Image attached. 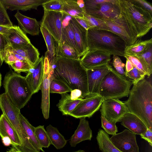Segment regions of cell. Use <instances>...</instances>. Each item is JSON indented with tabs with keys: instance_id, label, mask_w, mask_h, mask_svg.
Here are the masks:
<instances>
[{
	"instance_id": "8fae6325",
	"label": "cell",
	"mask_w": 152,
	"mask_h": 152,
	"mask_svg": "<svg viewBox=\"0 0 152 152\" xmlns=\"http://www.w3.org/2000/svg\"><path fill=\"white\" fill-rule=\"evenodd\" d=\"M104 20L109 30L121 37L125 42L126 46L133 45L138 39L122 14L113 20Z\"/></svg>"
},
{
	"instance_id": "52a82bcc",
	"label": "cell",
	"mask_w": 152,
	"mask_h": 152,
	"mask_svg": "<svg viewBox=\"0 0 152 152\" xmlns=\"http://www.w3.org/2000/svg\"><path fill=\"white\" fill-rule=\"evenodd\" d=\"M86 13L103 20H113L122 15L120 0H84Z\"/></svg>"
},
{
	"instance_id": "d6a6232c",
	"label": "cell",
	"mask_w": 152,
	"mask_h": 152,
	"mask_svg": "<svg viewBox=\"0 0 152 152\" xmlns=\"http://www.w3.org/2000/svg\"><path fill=\"white\" fill-rule=\"evenodd\" d=\"M34 133L39 144L42 148H48L50 146V141L44 125L35 127Z\"/></svg>"
},
{
	"instance_id": "44dd1931",
	"label": "cell",
	"mask_w": 152,
	"mask_h": 152,
	"mask_svg": "<svg viewBox=\"0 0 152 152\" xmlns=\"http://www.w3.org/2000/svg\"><path fill=\"white\" fill-rule=\"evenodd\" d=\"M0 136L1 138L9 137L12 146L19 150L21 142L13 127L3 114L0 116Z\"/></svg>"
},
{
	"instance_id": "83f0119b",
	"label": "cell",
	"mask_w": 152,
	"mask_h": 152,
	"mask_svg": "<svg viewBox=\"0 0 152 152\" xmlns=\"http://www.w3.org/2000/svg\"><path fill=\"white\" fill-rule=\"evenodd\" d=\"M46 129L51 144L56 148L60 149L66 145L67 140L56 128L50 124L46 127Z\"/></svg>"
},
{
	"instance_id": "ee69618b",
	"label": "cell",
	"mask_w": 152,
	"mask_h": 152,
	"mask_svg": "<svg viewBox=\"0 0 152 152\" xmlns=\"http://www.w3.org/2000/svg\"><path fill=\"white\" fill-rule=\"evenodd\" d=\"M0 25L11 27L13 26L7 12V9L0 0Z\"/></svg>"
},
{
	"instance_id": "11a10c76",
	"label": "cell",
	"mask_w": 152,
	"mask_h": 152,
	"mask_svg": "<svg viewBox=\"0 0 152 152\" xmlns=\"http://www.w3.org/2000/svg\"><path fill=\"white\" fill-rule=\"evenodd\" d=\"M73 152H85V151L83 150H79L78 151Z\"/></svg>"
},
{
	"instance_id": "836d02e7",
	"label": "cell",
	"mask_w": 152,
	"mask_h": 152,
	"mask_svg": "<svg viewBox=\"0 0 152 152\" xmlns=\"http://www.w3.org/2000/svg\"><path fill=\"white\" fill-rule=\"evenodd\" d=\"M50 93L60 94L71 92L72 90L62 81L53 77L50 78Z\"/></svg>"
},
{
	"instance_id": "ffe728a7",
	"label": "cell",
	"mask_w": 152,
	"mask_h": 152,
	"mask_svg": "<svg viewBox=\"0 0 152 152\" xmlns=\"http://www.w3.org/2000/svg\"><path fill=\"white\" fill-rule=\"evenodd\" d=\"M7 10L11 11H26L32 9L37 10L48 0H1Z\"/></svg>"
},
{
	"instance_id": "8d00e7d4",
	"label": "cell",
	"mask_w": 152,
	"mask_h": 152,
	"mask_svg": "<svg viewBox=\"0 0 152 152\" xmlns=\"http://www.w3.org/2000/svg\"><path fill=\"white\" fill-rule=\"evenodd\" d=\"M140 58L152 73V43L150 44L142 53L136 56Z\"/></svg>"
},
{
	"instance_id": "d4e9b609",
	"label": "cell",
	"mask_w": 152,
	"mask_h": 152,
	"mask_svg": "<svg viewBox=\"0 0 152 152\" xmlns=\"http://www.w3.org/2000/svg\"><path fill=\"white\" fill-rule=\"evenodd\" d=\"M61 95V98L57 106L63 115H69L83 99L82 98L72 99L70 94L67 93L63 94Z\"/></svg>"
},
{
	"instance_id": "7402d4cb",
	"label": "cell",
	"mask_w": 152,
	"mask_h": 152,
	"mask_svg": "<svg viewBox=\"0 0 152 152\" xmlns=\"http://www.w3.org/2000/svg\"><path fill=\"white\" fill-rule=\"evenodd\" d=\"M121 122L123 126L136 134L141 135L143 134L147 129L140 118L130 112L126 114Z\"/></svg>"
},
{
	"instance_id": "60d3db41",
	"label": "cell",
	"mask_w": 152,
	"mask_h": 152,
	"mask_svg": "<svg viewBox=\"0 0 152 152\" xmlns=\"http://www.w3.org/2000/svg\"><path fill=\"white\" fill-rule=\"evenodd\" d=\"M101 127L106 133L112 135L117 133L118 128L115 124L108 121L101 115Z\"/></svg>"
},
{
	"instance_id": "db71d44e",
	"label": "cell",
	"mask_w": 152,
	"mask_h": 152,
	"mask_svg": "<svg viewBox=\"0 0 152 152\" xmlns=\"http://www.w3.org/2000/svg\"><path fill=\"white\" fill-rule=\"evenodd\" d=\"M10 150L12 152H21L12 146Z\"/></svg>"
},
{
	"instance_id": "f546056e",
	"label": "cell",
	"mask_w": 152,
	"mask_h": 152,
	"mask_svg": "<svg viewBox=\"0 0 152 152\" xmlns=\"http://www.w3.org/2000/svg\"><path fill=\"white\" fill-rule=\"evenodd\" d=\"M55 57L76 60L80 59V56L74 48L65 44L57 43L55 46Z\"/></svg>"
},
{
	"instance_id": "f907efd6",
	"label": "cell",
	"mask_w": 152,
	"mask_h": 152,
	"mask_svg": "<svg viewBox=\"0 0 152 152\" xmlns=\"http://www.w3.org/2000/svg\"><path fill=\"white\" fill-rule=\"evenodd\" d=\"M134 67L131 62L128 60L126 59L125 66V72H129L132 70Z\"/></svg>"
},
{
	"instance_id": "1f68e13d",
	"label": "cell",
	"mask_w": 152,
	"mask_h": 152,
	"mask_svg": "<svg viewBox=\"0 0 152 152\" xmlns=\"http://www.w3.org/2000/svg\"><path fill=\"white\" fill-rule=\"evenodd\" d=\"M61 43L70 46L78 52L74 32L69 22L65 27H63Z\"/></svg>"
},
{
	"instance_id": "7a4b0ae2",
	"label": "cell",
	"mask_w": 152,
	"mask_h": 152,
	"mask_svg": "<svg viewBox=\"0 0 152 152\" xmlns=\"http://www.w3.org/2000/svg\"><path fill=\"white\" fill-rule=\"evenodd\" d=\"M128 99L124 102L129 112L137 116L152 130V86L143 79L134 83Z\"/></svg>"
},
{
	"instance_id": "484cf974",
	"label": "cell",
	"mask_w": 152,
	"mask_h": 152,
	"mask_svg": "<svg viewBox=\"0 0 152 152\" xmlns=\"http://www.w3.org/2000/svg\"><path fill=\"white\" fill-rule=\"evenodd\" d=\"M62 12L74 18H83L84 10L79 5L77 1L62 0Z\"/></svg>"
},
{
	"instance_id": "f35d334b",
	"label": "cell",
	"mask_w": 152,
	"mask_h": 152,
	"mask_svg": "<svg viewBox=\"0 0 152 152\" xmlns=\"http://www.w3.org/2000/svg\"><path fill=\"white\" fill-rule=\"evenodd\" d=\"M44 10L48 11L62 12V0H48L42 4Z\"/></svg>"
},
{
	"instance_id": "d590c367",
	"label": "cell",
	"mask_w": 152,
	"mask_h": 152,
	"mask_svg": "<svg viewBox=\"0 0 152 152\" xmlns=\"http://www.w3.org/2000/svg\"><path fill=\"white\" fill-rule=\"evenodd\" d=\"M124 57L126 59L129 60L133 66L144 73L146 75L150 76L151 75V74L147 66L137 56H130L125 54H124Z\"/></svg>"
},
{
	"instance_id": "8992f818",
	"label": "cell",
	"mask_w": 152,
	"mask_h": 152,
	"mask_svg": "<svg viewBox=\"0 0 152 152\" xmlns=\"http://www.w3.org/2000/svg\"><path fill=\"white\" fill-rule=\"evenodd\" d=\"M132 81L121 76L112 67L103 79L98 95L104 100L120 99L129 96Z\"/></svg>"
},
{
	"instance_id": "5bb4252c",
	"label": "cell",
	"mask_w": 152,
	"mask_h": 152,
	"mask_svg": "<svg viewBox=\"0 0 152 152\" xmlns=\"http://www.w3.org/2000/svg\"><path fill=\"white\" fill-rule=\"evenodd\" d=\"M49 64L47 57L45 56L44 72L40 89L42 91L41 108L44 118H49L50 108V74Z\"/></svg>"
},
{
	"instance_id": "681fc988",
	"label": "cell",
	"mask_w": 152,
	"mask_h": 152,
	"mask_svg": "<svg viewBox=\"0 0 152 152\" xmlns=\"http://www.w3.org/2000/svg\"><path fill=\"white\" fill-rule=\"evenodd\" d=\"M78 23L82 27L86 30L93 28L89 24L88 21L83 18H75Z\"/></svg>"
},
{
	"instance_id": "30bf717a",
	"label": "cell",
	"mask_w": 152,
	"mask_h": 152,
	"mask_svg": "<svg viewBox=\"0 0 152 152\" xmlns=\"http://www.w3.org/2000/svg\"><path fill=\"white\" fill-rule=\"evenodd\" d=\"M104 101L98 94L88 95L83 99L69 115L77 118H90L98 111Z\"/></svg>"
},
{
	"instance_id": "7c38bea8",
	"label": "cell",
	"mask_w": 152,
	"mask_h": 152,
	"mask_svg": "<svg viewBox=\"0 0 152 152\" xmlns=\"http://www.w3.org/2000/svg\"><path fill=\"white\" fill-rule=\"evenodd\" d=\"M112 144L121 152H139L136 134L127 129L113 135L110 138Z\"/></svg>"
},
{
	"instance_id": "9f6ffc18",
	"label": "cell",
	"mask_w": 152,
	"mask_h": 152,
	"mask_svg": "<svg viewBox=\"0 0 152 152\" xmlns=\"http://www.w3.org/2000/svg\"><path fill=\"white\" fill-rule=\"evenodd\" d=\"M1 75L0 73V88L1 85Z\"/></svg>"
},
{
	"instance_id": "ba28073f",
	"label": "cell",
	"mask_w": 152,
	"mask_h": 152,
	"mask_svg": "<svg viewBox=\"0 0 152 152\" xmlns=\"http://www.w3.org/2000/svg\"><path fill=\"white\" fill-rule=\"evenodd\" d=\"M64 13L61 12L48 11L44 10V13L40 26L45 28L51 35L57 43L62 41L63 28Z\"/></svg>"
},
{
	"instance_id": "b9f144b4",
	"label": "cell",
	"mask_w": 152,
	"mask_h": 152,
	"mask_svg": "<svg viewBox=\"0 0 152 152\" xmlns=\"http://www.w3.org/2000/svg\"><path fill=\"white\" fill-rule=\"evenodd\" d=\"M112 64L114 68V70L116 72L121 76L128 79L126 76L125 72L124 70L125 64L118 56L113 55Z\"/></svg>"
},
{
	"instance_id": "c3c4849f",
	"label": "cell",
	"mask_w": 152,
	"mask_h": 152,
	"mask_svg": "<svg viewBox=\"0 0 152 152\" xmlns=\"http://www.w3.org/2000/svg\"><path fill=\"white\" fill-rule=\"evenodd\" d=\"M16 60L14 53L8 50L4 61L10 65Z\"/></svg>"
},
{
	"instance_id": "e575fe53",
	"label": "cell",
	"mask_w": 152,
	"mask_h": 152,
	"mask_svg": "<svg viewBox=\"0 0 152 152\" xmlns=\"http://www.w3.org/2000/svg\"><path fill=\"white\" fill-rule=\"evenodd\" d=\"M41 31L45 42L47 50L46 52L49 55L55 57V45L54 39L50 33L44 28L40 26Z\"/></svg>"
},
{
	"instance_id": "ac0fdd59",
	"label": "cell",
	"mask_w": 152,
	"mask_h": 152,
	"mask_svg": "<svg viewBox=\"0 0 152 152\" xmlns=\"http://www.w3.org/2000/svg\"><path fill=\"white\" fill-rule=\"evenodd\" d=\"M8 50L22 56L32 67L39 58L40 54L38 49L31 42L24 45H10Z\"/></svg>"
},
{
	"instance_id": "6f0895ef",
	"label": "cell",
	"mask_w": 152,
	"mask_h": 152,
	"mask_svg": "<svg viewBox=\"0 0 152 152\" xmlns=\"http://www.w3.org/2000/svg\"><path fill=\"white\" fill-rule=\"evenodd\" d=\"M6 152H12L11 150H9V151H7Z\"/></svg>"
},
{
	"instance_id": "7dc6e473",
	"label": "cell",
	"mask_w": 152,
	"mask_h": 152,
	"mask_svg": "<svg viewBox=\"0 0 152 152\" xmlns=\"http://www.w3.org/2000/svg\"><path fill=\"white\" fill-rule=\"evenodd\" d=\"M152 130L147 129L146 131L143 134L140 135L141 138L146 140L150 145L152 146Z\"/></svg>"
},
{
	"instance_id": "cb8c5ba5",
	"label": "cell",
	"mask_w": 152,
	"mask_h": 152,
	"mask_svg": "<svg viewBox=\"0 0 152 152\" xmlns=\"http://www.w3.org/2000/svg\"><path fill=\"white\" fill-rule=\"evenodd\" d=\"M4 35L10 45H24L31 43L26 34L18 26L10 27L7 34Z\"/></svg>"
},
{
	"instance_id": "4fadbf2b",
	"label": "cell",
	"mask_w": 152,
	"mask_h": 152,
	"mask_svg": "<svg viewBox=\"0 0 152 152\" xmlns=\"http://www.w3.org/2000/svg\"><path fill=\"white\" fill-rule=\"evenodd\" d=\"M112 67L109 63L86 70L89 95L98 94L103 79Z\"/></svg>"
},
{
	"instance_id": "e0dca14e",
	"label": "cell",
	"mask_w": 152,
	"mask_h": 152,
	"mask_svg": "<svg viewBox=\"0 0 152 152\" xmlns=\"http://www.w3.org/2000/svg\"><path fill=\"white\" fill-rule=\"evenodd\" d=\"M69 22L74 32L78 52L80 57L83 56L88 50L87 30L81 26L74 18L71 17Z\"/></svg>"
},
{
	"instance_id": "74e56055",
	"label": "cell",
	"mask_w": 152,
	"mask_h": 152,
	"mask_svg": "<svg viewBox=\"0 0 152 152\" xmlns=\"http://www.w3.org/2000/svg\"><path fill=\"white\" fill-rule=\"evenodd\" d=\"M83 18L92 28L109 31L104 20L94 17L85 12L83 14Z\"/></svg>"
},
{
	"instance_id": "2e32d148",
	"label": "cell",
	"mask_w": 152,
	"mask_h": 152,
	"mask_svg": "<svg viewBox=\"0 0 152 152\" xmlns=\"http://www.w3.org/2000/svg\"><path fill=\"white\" fill-rule=\"evenodd\" d=\"M44 61L45 57L42 56L25 77L33 94L37 92L41 88L43 77Z\"/></svg>"
},
{
	"instance_id": "7bdbcfd3",
	"label": "cell",
	"mask_w": 152,
	"mask_h": 152,
	"mask_svg": "<svg viewBox=\"0 0 152 152\" xmlns=\"http://www.w3.org/2000/svg\"><path fill=\"white\" fill-rule=\"evenodd\" d=\"M125 75L128 79L132 81L133 84L144 78L146 75L134 66L132 70L129 72H125Z\"/></svg>"
},
{
	"instance_id": "f5cc1de1",
	"label": "cell",
	"mask_w": 152,
	"mask_h": 152,
	"mask_svg": "<svg viewBox=\"0 0 152 152\" xmlns=\"http://www.w3.org/2000/svg\"><path fill=\"white\" fill-rule=\"evenodd\" d=\"M10 27L0 25V33L6 35L7 34Z\"/></svg>"
},
{
	"instance_id": "d6986e66",
	"label": "cell",
	"mask_w": 152,
	"mask_h": 152,
	"mask_svg": "<svg viewBox=\"0 0 152 152\" xmlns=\"http://www.w3.org/2000/svg\"><path fill=\"white\" fill-rule=\"evenodd\" d=\"M80 119L79 125L69 141L70 145L72 147H75L77 144L83 141L91 140L92 137V131L88 121L85 118Z\"/></svg>"
},
{
	"instance_id": "ab89813d",
	"label": "cell",
	"mask_w": 152,
	"mask_h": 152,
	"mask_svg": "<svg viewBox=\"0 0 152 152\" xmlns=\"http://www.w3.org/2000/svg\"><path fill=\"white\" fill-rule=\"evenodd\" d=\"M10 66L12 69L19 74L21 72H28L32 67L26 60H16Z\"/></svg>"
},
{
	"instance_id": "f1b7e54d",
	"label": "cell",
	"mask_w": 152,
	"mask_h": 152,
	"mask_svg": "<svg viewBox=\"0 0 152 152\" xmlns=\"http://www.w3.org/2000/svg\"><path fill=\"white\" fill-rule=\"evenodd\" d=\"M19 116L20 123L33 145L39 152L40 151L45 152L39 144L35 136L34 133L35 127L32 126L20 113L19 114Z\"/></svg>"
},
{
	"instance_id": "603a6c76",
	"label": "cell",
	"mask_w": 152,
	"mask_h": 152,
	"mask_svg": "<svg viewBox=\"0 0 152 152\" xmlns=\"http://www.w3.org/2000/svg\"><path fill=\"white\" fill-rule=\"evenodd\" d=\"M14 16L18 21V26L25 34L32 36L39 34L40 31V24L35 19L25 16L18 11H17Z\"/></svg>"
},
{
	"instance_id": "6da1fadb",
	"label": "cell",
	"mask_w": 152,
	"mask_h": 152,
	"mask_svg": "<svg viewBox=\"0 0 152 152\" xmlns=\"http://www.w3.org/2000/svg\"><path fill=\"white\" fill-rule=\"evenodd\" d=\"M50 77L59 80L72 91L77 89L83 98L89 95L86 70L79 60L55 57Z\"/></svg>"
},
{
	"instance_id": "5b68a950",
	"label": "cell",
	"mask_w": 152,
	"mask_h": 152,
	"mask_svg": "<svg viewBox=\"0 0 152 152\" xmlns=\"http://www.w3.org/2000/svg\"><path fill=\"white\" fill-rule=\"evenodd\" d=\"M122 14L137 39L152 27V15L134 5L130 0H120Z\"/></svg>"
},
{
	"instance_id": "9c48e42d",
	"label": "cell",
	"mask_w": 152,
	"mask_h": 152,
	"mask_svg": "<svg viewBox=\"0 0 152 152\" xmlns=\"http://www.w3.org/2000/svg\"><path fill=\"white\" fill-rule=\"evenodd\" d=\"M100 107L101 115L108 121L115 124L121 122L124 115L130 112L124 103L118 99L104 100Z\"/></svg>"
},
{
	"instance_id": "816d5d0a",
	"label": "cell",
	"mask_w": 152,
	"mask_h": 152,
	"mask_svg": "<svg viewBox=\"0 0 152 152\" xmlns=\"http://www.w3.org/2000/svg\"><path fill=\"white\" fill-rule=\"evenodd\" d=\"M2 142L4 145L8 146L12 145V142L10 139L8 137H5L1 138Z\"/></svg>"
},
{
	"instance_id": "9a60e30c",
	"label": "cell",
	"mask_w": 152,
	"mask_h": 152,
	"mask_svg": "<svg viewBox=\"0 0 152 152\" xmlns=\"http://www.w3.org/2000/svg\"><path fill=\"white\" fill-rule=\"evenodd\" d=\"M111 55L97 50H88L80 58L82 65L86 69L109 64Z\"/></svg>"
},
{
	"instance_id": "277c9868",
	"label": "cell",
	"mask_w": 152,
	"mask_h": 152,
	"mask_svg": "<svg viewBox=\"0 0 152 152\" xmlns=\"http://www.w3.org/2000/svg\"><path fill=\"white\" fill-rule=\"evenodd\" d=\"M3 82L5 93L11 102L20 110L34 94L25 77L11 71L6 75Z\"/></svg>"
},
{
	"instance_id": "f6af8a7d",
	"label": "cell",
	"mask_w": 152,
	"mask_h": 152,
	"mask_svg": "<svg viewBox=\"0 0 152 152\" xmlns=\"http://www.w3.org/2000/svg\"><path fill=\"white\" fill-rule=\"evenodd\" d=\"M10 44L4 34L0 33V59L1 64L4 61Z\"/></svg>"
},
{
	"instance_id": "3957f363",
	"label": "cell",
	"mask_w": 152,
	"mask_h": 152,
	"mask_svg": "<svg viewBox=\"0 0 152 152\" xmlns=\"http://www.w3.org/2000/svg\"><path fill=\"white\" fill-rule=\"evenodd\" d=\"M88 50L102 51L111 55L124 56L126 46L124 39L109 30L91 28L87 30Z\"/></svg>"
},
{
	"instance_id": "4dcf8cb0",
	"label": "cell",
	"mask_w": 152,
	"mask_h": 152,
	"mask_svg": "<svg viewBox=\"0 0 152 152\" xmlns=\"http://www.w3.org/2000/svg\"><path fill=\"white\" fill-rule=\"evenodd\" d=\"M152 43V39L142 40L138 39L133 45L126 46L124 54L130 56H136L142 53L148 45Z\"/></svg>"
},
{
	"instance_id": "4316f807",
	"label": "cell",
	"mask_w": 152,
	"mask_h": 152,
	"mask_svg": "<svg viewBox=\"0 0 152 152\" xmlns=\"http://www.w3.org/2000/svg\"><path fill=\"white\" fill-rule=\"evenodd\" d=\"M96 139L99 148L102 152H121L112 144L109 135L104 130H99Z\"/></svg>"
},
{
	"instance_id": "bcb514c9",
	"label": "cell",
	"mask_w": 152,
	"mask_h": 152,
	"mask_svg": "<svg viewBox=\"0 0 152 152\" xmlns=\"http://www.w3.org/2000/svg\"><path fill=\"white\" fill-rule=\"evenodd\" d=\"M134 5L149 13L152 15V5L145 0H130Z\"/></svg>"
}]
</instances>
